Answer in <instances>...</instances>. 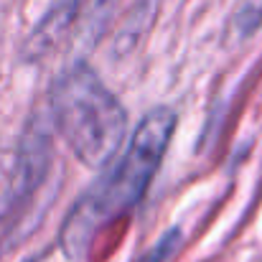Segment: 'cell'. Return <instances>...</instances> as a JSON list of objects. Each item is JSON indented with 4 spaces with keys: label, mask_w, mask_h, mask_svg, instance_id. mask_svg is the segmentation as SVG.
<instances>
[{
    "label": "cell",
    "mask_w": 262,
    "mask_h": 262,
    "mask_svg": "<svg viewBox=\"0 0 262 262\" xmlns=\"http://www.w3.org/2000/svg\"><path fill=\"white\" fill-rule=\"evenodd\" d=\"M117 0H87L84 3V20H87L89 33H99L104 28V23L110 20L112 15V8H115Z\"/></svg>",
    "instance_id": "6"
},
{
    "label": "cell",
    "mask_w": 262,
    "mask_h": 262,
    "mask_svg": "<svg viewBox=\"0 0 262 262\" xmlns=\"http://www.w3.org/2000/svg\"><path fill=\"white\" fill-rule=\"evenodd\" d=\"M178 247H181V232L171 229L168 234H163L158 239V245L143 257V262H171V257L176 255Z\"/></svg>",
    "instance_id": "7"
},
{
    "label": "cell",
    "mask_w": 262,
    "mask_h": 262,
    "mask_svg": "<svg viewBox=\"0 0 262 262\" xmlns=\"http://www.w3.org/2000/svg\"><path fill=\"white\" fill-rule=\"evenodd\" d=\"M84 3L87 0H54L49 5V10L43 13V18L31 31V36L26 38L23 59L26 61H41L54 49H59L69 38L79 15L84 13Z\"/></svg>",
    "instance_id": "4"
},
{
    "label": "cell",
    "mask_w": 262,
    "mask_h": 262,
    "mask_svg": "<svg viewBox=\"0 0 262 262\" xmlns=\"http://www.w3.org/2000/svg\"><path fill=\"white\" fill-rule=\"evenodd\" d=\"M176 122L171 107L145 112L102 178L74 204L59 234L61 250L72 262L84 260L94 242L143 201L171 148Z\"/></svg>",
    "instance_id": "1"
},
{
    "label": "cell",
    "mask_w": 262,
    "mask_h": 262,
    "mask_svg": "<svg viewBox=\"0 0 262 262\" xmlns=\"http://www.w3.org/2000/svg\"><path fill=\"white\" fill-rule=\"evenodd\" d=\"M59 135L87 168H107L127 140V112L87 61L69 64L51 87Z\"/></svg>",
    "instance_id": "2"
},
{
    "label": "cell",
    "mask_w": 262,
    "mask_h": 262,
    "mask_svg": "<svg viewBox=\"0 0 262 262\" xmlns=\"http://www.w3.org/2000/svg\"><path fill=\"white\" fill-rule=\"evenodd\" d=\"M234 28L242 36L255 33L262 28V0H237L234 5Z\"/></svg>",
    "instance_id": "5"
},
{
    "label": "cell",
    "mask_w": 262,
    "mask_h": 262,
    "mask_svg": "<svg viewBox=\"0 0 262 262\" xmlns=\"http://www.w3.org/2000/svg\"><path fill=\"white\" fill-rule=\"evenodd\" d=\"M49 166H51V140L43 133L41 122L33 120L31 127L23 133V140H20V148H18L10 196L15 201H23L33 191H38V186L43 183V178L49 173Z\"/></svg>",
    "instance_id": "3"
}]
</instances>
